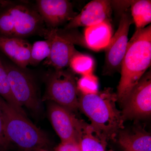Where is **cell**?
Wrapping results in <instances>:
<instances>
[{"label": "cell", "mask_w": 151, "mask_h": 151, "mask_svg": "<svg viewBox=\"0 0 151 151\" xmlns=\"http://www.w3.org/2000/svg\"><path fill=\"white\" fill-rule=\"evenodd\" d=\"M151 63V26L138 29L129 41L121 65L117 97L121 103L127 98Z\"/></svg>", "instance_id": "obj_1"}, {"label": "cell", "mask_w": 151, "mask_h": 151, "mask_svg": "<svg viewBox=\"0 0 151 151\" xmlns=\"http://www.w3.org/2000/svg\"><path fill=\"white\" fill-rule=\"evenodd\" d=\"M117 94L106 89L97 94L79 98L78 108L91 121L92 127L106 139H115L124 128V119L116 105Z\"/></svg>", "instance_id": "obj_2"}, {"label": "cell", "mask_w": 151, "mask_h": 151, "mask_svg": "<svg viewBox=\"0 0 151 151\" xmlns=\"http://www.w3.org/2000/svg\"><path fill=\"white\" fill-rule=\"evenodd\" d=\"M0 110L6 136L10 142L24 151H36L48 146L49 140L45 134L1 97Z\"/></svg>", "instance_id": "obj_3"}, {"label": "cell", "mask_w": 151, "mask_h": 151, "mask_svg": "<svg viewBox=\"0 0 151 151\" xmlns=\"http://www.w3.org/2000/svg\"><path fill=\"white\" fill-rule=\"evenodd\" d=\"M44 22L37 12L24 5L10 4L0 14L1 36L23 38L42 32Z\"/></svg>", "instance_id": "obj_4"}, {"label": "cell", "mask_w": 151, "mask_h": 151, "mask_svg": "<svg viewBox=\"0 0 151 151\" xmlns=\"http://www.w3.org/2000/svg\"><path fill=\"white\" fill-rule=\"evenodd\" d=\"M78 91L71 72L64 69L55 70L47 79L44 100H50L70 112L75 111L79 105Z\"/></svg>", "instance_id": "obj_5"}, {"label": "cell", "mask_w": 151, "mask_h": 151, "mask_svg": "<svg viewBox=\"0 0 151 151\" xmlns=\"http://www.w3.org/2000/svg\"><path fill=\"white\" fill-rule=\"evenodd\" d=\"M4 65L11 90L17 101L33 113H40L41 102L31 76L17 65L8 63H4Z\"/></svg>", "instance_id": "obj_6"}, {"label": "cell", "mask_w": 151, "mask_h": 151, "mask_svg": "<svg viewBox=\"0 0 151 151\" xmlns=\"http://www.w3.org/2000/svg\"><path fill=\"white\" fill-rule=\"evenodd\" d=\"M124 120L149 117L151 114V71L145 73L122 103Z\"/></svg>", "instance_id": "obj_7"}, {"label": "cell", "mask_w": 151, "mask_h": 151, "mask_svg": "<svg viewBox=\"0 0 151 151\" xmlns=\"http://www.w3.org/2000/svg\"><path fill=\"white\" fill-rule=\"evenodd\" d=\"M132 22V16L129 12L122 14L118 29L105 49V73H113L121 70L128 45L129 28Z\"/></svg>", "instance_id": "obj_8"}, {"label": "cell", "mask_w": 151, "mask_h": 151, "mask_svg": "<svg viewBox=\"0 0 151 151\" xmlns=\"http://www.w3.org/2000/svg\"><path fill=\"white\" fill-rule=\"evenodd\" d=\"M42 33L50 44V54L45 60L47 65L55 70L63 69L69 65L71 58L78 52L74 44L58 33L57 29H44Z\"/></svg>", "instance_id": "obj_9"}, {"label": "cell", "mask_w": 151, "mask_h": 151, "mask_svg": "<svg viewBox=\"0 0 151 151\" xmlns=\"http://www.w3.org/2000/svg\"><path fill=\"white\" fill-rule=\"evenodd\" d=\"M37 12L49 29H57L70 22L77 14L73 6L67 0L37 1Z\"/></svg>", "instance_id": "obj_10"}, {"label": "cell", "mask_w": 151, "mask_h": 151, "mask_svg": "<svg viewBox=\"0 0 151 151\" xmlns=\"http://www.w3.org/2000/svg\"><path fill=\"white\" fill-rule=\"evenodd\" d=\"M111 14V2L107 0H94L84 7L65 26V29H73L81 27L94 25L105 21L110 20Z\"/></svg>", "instance_id": "obj_11"}, {"label": "cell", "mask_w": 151, "mask_h": 151, "mask_svg": "<svg viewBox=\"0 0 151 151\" xmlns=\"http://www.w3.org/2000/svg\"><path fill=\"white\" fill-rule=\"evenodd\" d=\"M48 114L52 125L61 142L77 141L76 118L71 112L56 103H50Z\"/></svg>", "instance_id": "obj_12"}, {"label": "cell", "mask_w": 151, "mask_h": 151, "mask_svg": "<svg viewBox=\"0 0 151 151\" xmlns=\"http://www.w3.org/2000/svg\"><path fill=\"white\" fill-rule=\"evenodd\" d=\"M31 47L23 38L0 36V50L20 68L29 65Z\"/></svg>", "instance_id": "obj_13"}, {"label": "cell", "mask_w": 151, "mask_h": 151, "mask_svg": "<svg viewBox=\"0 0 151 151\" xmlns=\"http://www.w3.org/2000/svg\"><path fill=\"white\" fill-rule=\"evenodd\" d=\"M76 128L81 151H105L107 139L91 124L76 118Z\"/></svg>", "instance_id": "obj_14"}, {"label": "cell", "mask_w": 151, "mask_h": 151, "mask_svg": "<svg viewBox=\"0 0 151 151\" xmlns=\"http://www.w3.org/2000/svg\"><path fill=\"white\" fill-rule=\"evenodd\" d=\"M113 36V28L110 20L86 27L84 32L85 43L94 51L106 49Z\"/></svg>", "instance_id": "obj_15"}, {"label": "cell", "mask_w": 151, "mask_h": 151, "mask_svg": "<svg viewBox=\"0 0 151 151\" xmlns=\"http://www.w3.org/2000/svg\"><path fill=\"white\" fill-rule=\"evenodd\" d=\"M119 142L126 151H151V137L143 130L121 131Z\"/></svg>", "instance_id": "obj_16"}, {"label": "cell", "mask_w": 151, "mask_h": 151, "mask_svg": "<svg viewBox=\"0 0 151 151\" xmlns=\"http://www.w3.org/2000/svg\"><path fill=\"white\" fill-rule=\"evenodd\" d=\"M131 6L133 21L137 29L144 28L151 22V1L149 0L133 1Z\"/></svg>", "instance_id": "obj_17"}, {"label": "cell", "mask_w": 151, "mask_h": 151, "mask_svg": "<svg viewBox=\"0 0 151 151\" xmlns=\"http://www.w3.org/2000/svg\"><path fill=\"white\" fill-rule=\"evenodd\" d=\"M0 97H2L11 107L18 112L26 116L25 112L22 106L18 103L14 97L8 78L4 63L0 58Z\"/></svg>", "instance_id": "obj_18"}, {"label": "cell", "mask_w": 151, "mask_h": 151, "mask_svg": "<svg viewBox=\"0 0 151 151\" xmlns=\"http://www.w3.org/2000/svg\"><path fill=\"white\" fill-rule=\"evenodd\" d=\"M94 64L91 56L78 52L71 58L69 65L74 72L84 76L92 73Z\"/></svg>", "instance_id": "obj_19"}, {"label": "cell", "mask_w": 151, "mask_h": 151, "mask_svg": "<svg viewBox=\"0 0 151 151\" xmlns=\"http://www.w3.org/2000/svg\"><path fill=\"white\" fill-rule=\"evenodd\" d=\"M50 51V44L47 40L35 42L32 45L29 64L37 65L48 57Z\"/></svg>", "instance_id": "obj_20"}, {"label": "cell", "mask_w": 151, "mask_h": 151, "mask_svg": "<svg viewBox=\"0 0 151 151\" xmlns=\"http://www.w3.org/2000/svg\"><path fill=\"white\" fill-rule=\"evenodd\" d=\"M77 87L84 95L97 94L99 92L98 78L92 73L82 76L77 82Z\"/></svg>", "instance_id": "obj_21"}, {"label": "cell", "mask_w": 151, "mask_h": 151, "mask_svg": "<svg viewBox=\"0 0 151 151\" xmlns=\"http://www.w3.org/2000/svg\"><path fill=\"white\" fill-rule=\"evenodd\" d=\"M56 151H81L78 141L61 142L57 148Z\"/></svg>", "instance_id": "obj_22"}, {"label": "cell", "mask_w": 151, "mask_h": 151, "mask_svg": "<svg viewBox=\"0 0 151 151\" xmlns=\"http://www.w3.org/2000/svg\"><path fill=\"white\" fill-rule=\"evenodd\" d=\"M10 143L6 136L2 115L0 110V149L6 148Z\"/></svg>", "instance_id": "obj_23"}, {"label": "cell", "mask_w": 151, "mask_h": 151, "mask_svg": "<svg viewBox=\"0 0 151 151\" xmlns=\"http://www.w3.org/2000/svg\"><path fill=\"white\" fill-rule=\"evenodd\" d=\"M36 151H47L46 150H45L44 149H40V150H37Z\"/></svg>", "instance_id": "obj_24"}]
</instances>
